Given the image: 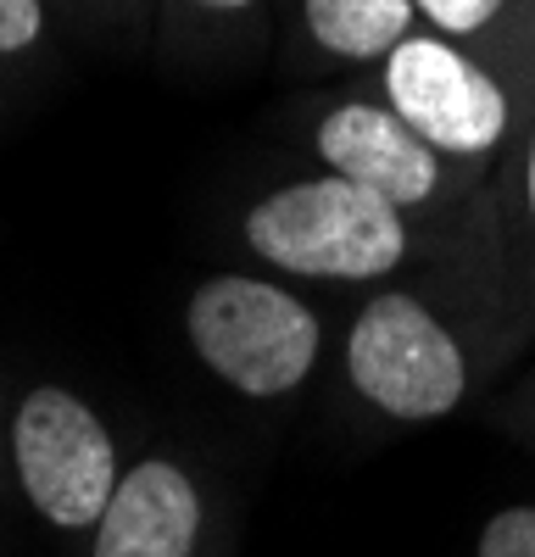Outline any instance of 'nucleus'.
Listing matches in <instances>:
<instances>
[{"label": "nucleus", "instance_id": "1", "mask_svg": "<svg viewBox=\"0 0 535 557\" xmlns=\"http://www.w3.org/2000/svg\"><path fill=\"white\" fill-rule=\"evenodd\" d=\"M240 235L251 257H262L274 273L324 278V285H369L396 273L413 251L408 212L329 168L251 201Z\"/></svg>", "mask_w": 535, "mask_h": 557}, {"label": "nucleus", "instance_id": "2", "mask_svg": "<svg viewBox=\"0 0 535 557\" xmlns=\"http://www.w3.org/2000/svg\"><path fill=\"white\" fill-rule=\"evenodd\" d=\"M190 351L212 380L251 401L290 396L324 357V323L262 273H212L185 301Z\"/></svg>", "mask_w": 535, "mask_h": 557}, {"label": "nucleus", "instance_id": "3", "mask_svg": "<svg viewBox=\"0 0 535 557\" xmlns=\"http://www.w3.org/2000/svg\"><path fill=\"white\" fill-rule=\"evenodd\" d=\"M346 380L396 424H430L463 407L469 357L419 296L380 290L346 330Z\"/></svg>", "mask_w": 535, "mask_h": 557}, {"label": "nucleus", "instance_id": "4", "mask_svg": "<svg viewBox=\"0 0 535 557\" xmlns=\"http://www.w3.org/2000/svg\"><path fill=\"white\" fill-rule=\"evenodd\" d=\"M17 491L51 530H96L117 485V441L107 418L67 385H34L12 412Z\"/></svg>", "mask_w": 535, "mask_h": 557}, {"label": "nucleus", "instance_id": "5", "mask_svg": "<svg viewBox=\"0 0 535 557\" xmlns=\"http://www.w3.org/2000/svg\"><path fill=\"white\" fill-rule=\"evenodd\" d=\"M380 96L419 139L446 157H490L508 139L513 101L502 78L446 34H408L380 62Z\"/></svg>", "mask_w": 535, "mask_h": 557}, {"label": "nucleus", "instance_id": "6", "mask_svg": "<svg viewBox=\"0 0 535 557\" xmlns=\"http://www.w3.org/2000/svg\"><path fill=\"white\" fill-rule=\"evenodd\" d=\"M312 151L319 162L351 184L374 190L396 212H419L440 196L446 157L419 139L385 101H340L312 128Z\"/></svg>", "mask_w": 535, "mask_h": 557}, {"label": "nucleus", "instance_id": "7", "mask_svg": "<svg viewBox=\"0 0 535 557\" xmlns=\"http://www.w3.org/2000/svg\"><path fill=\"white\" fill-rule=\"evenodd\" d=\"M207 507L196 480L173 457H146L117 474L96 530L89 557H196Z\"/></svg>", "mask_w": 535, "mask_h": 557}, {"label": "nucleus", "instance_id": "8", "mask_svg": "<svg viewBox=\"0 0 535 557\" xmlns=\"http://www.w3.org/2000/svg\"><path fill=\"white\" fill-rule=\"evenodd\" d=\"M301 23L335 62H385L419 28L413 0H301Z\"/></svg>", "mask_w": 535, "mask_h": 557}, {"label": "nucleus", "instance_id": "9", "mask_svg": "<svg viewBox=\"0 0 535 557\" xmlns=\"http://www.w3.org/2000/svg\"><path fill=\"white\" fill-rule=\"evenodd\" d=\"M419 23H430V34H446V39H480L490 23L508 12V0H413Z\"/></svg>", "mask_w": 535, "mask_h": 557}, {"label": "nucleus", "instance_id": "10", "mask_svg": "<svg viewBox=\"0 0 535 557\" xmlns=\"http://www.w3.org/2000/svg\"><path fill=\"white\" fill-rule=\"evenodd\" d=\"M474 557H535V502L497 507L474 535Z\"/></svg>", "mask_w": 535, "mask_h": 557}, {"label": "nucleus", "instance_id": "11", "mask_svg": "<svg viewBox=\"0 0 535 557\" xmlns=\"http://www.w3.org/2000/svg\"><path fill=\"white\" fill-rule=\"evenodd\" d=\"M45 39V0H0V62L28 57Z\"/></svg>", "mask_w": 535, "mask_h": 557}, {"label": "nucleus", "instance_id": "12", "mask_svg": "<svg viewBox=\"0 0 535 557\" xmlns=\"http://www.w3.org/2000/svg\"><path fill=\"white\" fill-rule=\"evenodd\" d=\"M196 12H212V17H240V12H251L257 0H190Z\"/></svg>", "mask_w": 535, "mask_h": 557}, {"label": "nucleus", "instance_id": "13", "mask_svg": "<svg viewBox=\"0 0 535 557\" xmlns=\"http://www.w3.org/2000/svg\"><path fill=\"white\" fill-rule=\"evenodd\" d=\"M524 207L535 218V139H530V151H524Z\"/></svg>", "mask_w": 535, "mask_h": 557}]
</instances>
